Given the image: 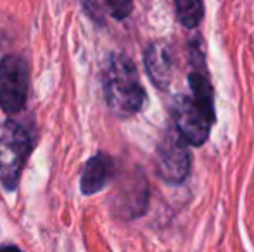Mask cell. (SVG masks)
<instances>
[{"label": "cell", "instance_id": "cell-12", "mask_svg": "<svg viewBox=\"0 0 254 252\" xmlns=\"http://www.w3.org/2000/svg\"><path fill=\"white\" fill-rule=\"evenodd\" d=\"M0 252H21L17 247H0Z\"/></svg>", "mask_w": 254, "mask_h": 252}, {"label": "cell", "instance_id": "cell-7", "mask_svg": "<svg viewBox=\"0 0 254 252\" xmlns=\"http://www.w3.org/2000/svg\"><path fill=\"white\" fill-rule=\"evenodd\" d=\"M118 202H116V211L120 212L121 218L135 219L142 216L147 211L149 204V183L144 178L142 173L137 176H130L118 189Z\"/></svg>", "mask_w": 254, "mask_h": 252}, {"label": "cell", "instance_id": "cell-6", "mask_svg": "<svg viewBox=\"0 0 254 252\" xmlns=\"http://www.w3.org/2000/svg\"><path fill=\"white\" fill-rule=\"evenodd\" d=\"M192 71L189 73V83H190L192 95L190 97L195 101V104L202 109V112L214 121L216 114H214V94L213 87H211L209 76L206 71V61H204V54L201 49L195 45L192 47V59H190Z\"/></svg>", "mask_w": 254, "mask_h": 252}, {"label": "cell", "instance_id": "cell-4", "mask_svg": "<svg viewBox=\"0 0 254 252\" xmlns=\"http://www.w3.org/2000/svg\"><path fill=\"white\" fill-rule=\"evenodd\" d=\"M30 92V66L26 59L9 54L0 61V107L9 114L24 107Z\"/></svg>", "mask_w": 254, "mask_h": 252}, {"label": "cell", "instance_id": "cell-5", "mask_svg": "<svg viewBox=\"0 0 254 252\" xmlns=\"http://www.w3.org/2000/svg\"><path fill=\"white\" fill-rule=\"evenodd\" d=\"M171 118H173V126L182 137L185 138L189 145L206 144L209 137L211 121L202 109L195 104V101L190 95H177L171 102Z\"/></svg>", "mask_w": 254, "mask_h": 252}, {"label": "cell", "instance_id": "cell-10", "mask_svg": "<svg viewBox=\"0 0 254 252\" xmlns=\"http://www.w3.org/2000/svg\"><path fill=\"white\" fill-rule=\"evenodd\" d=\"M83 9L88 12V16L94 17L95 21H104V17L109 16L113 19H125L133 9L131 2H87L83 3Z\"/></svg>", "mask_w": 254, "mask_h": 252}, {"label": "cell", "instance_id": "cell-2", "mask_svg": "<svg viewBox=\"0 0 254 252\" xmlns=\"http://www.w3.org/2000/svg\"><path fill=\"white\" fill-rule=\"evenodd\" d=\"M31 151L26 128L16 121L0 125V182L7 190H16Z\"/></svg>", "mask_w": 254, "mask_h": 252}, {"label": "cell", "instance_id": "cell-11", "mask_svg": "<svg viewBox=\"0 0 254 252\" xmlns=\"http://www.w3.org/2000/svg\"><path fill=\"white\" fill-rule=\"evenodd\" d=\"M175 9L185 28H197L204 16V5L199 0H177Z\"/></svg>", "mask_w": 254, "mask_h": 252}, {"label": "cell", "instance_id": "cell-9", "mask_svg": "<svg viewBox=\"0 0 254 252\" xmlns=\"http://www.w3.org/2000/svg\"><path fill=\"white\" fill-rule=\"evenodd\" d=\"M114 176V161L111 155L99 152L83 166L80 180V190L83 195H94L109 185Z\"/></svg>", "mask_w": 254, "mask_h": 252}, {"label": "cell", "instance_id": "cell-3", "mask_svg": "<svg viewBox=\"0 0 254 252\" xmlns=\"http://www.w3.org/2000/svg\"><path fill=\"white\" fill-rule=\"evenodd\" d=\"M192 154L189 151V144L185 138L175 130V126H168L161 137L156 149V173L163 182L178 185L187 180L190 173Z\"/></svg>", "mask_w": 254, "mask_h": 252}, {"label": "cell", "instance_id": "cell-1", "mask_svg": "<svg viewBox=\"0 0 254 252\" xmlns=\"http://www.w3.org/2000/svg\"><path fill=\"white\" fill-rule=\"evenodd\" d=\"M102 88L107 107L114 116L127 119L135 116L145 102V90L130 57L111 54L104 62Z\"/></svg>", "mask_w": 254, "mask_h": 252}, {"label": "cell", "instance_id": "cell-8", "mask_svg": "<svg viewBox=\"0 0 254 252\" xmlns=\"http://www.w3.org/2000/svg\"><path fill=\"white\" fill-rule=\"evenodd\" d=\"M144 62L152 83L166 90L173 78V52L170 45L164 42H152L145 49Z\"/></svg>", "mask_w": 254, "mask_h": 252}]
</instances>
